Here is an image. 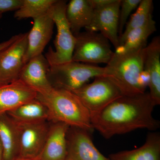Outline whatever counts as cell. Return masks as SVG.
<instances>
[{
  "label": "cell",
  "mask_w": 160,
  "mask_h": 160,
  "mask_svg": "<svg viewBox=\"0 0 160 160\" xmlns=\"http://www.w3.org/2000/svg\"><path fill=\"white\" fill-rule=\"evenodd\" d=\"M28 44V32L20 33L12 44L0 52V83L8 84L19 79L25 64Z\"/></svg>",
  "instance_id": "ba28073f"
},
{
  "label": "cell",
  "mask_w": 160,
  "mask_h": 160,
  "mask_svg": "<svg viewBox=\"0 0 160 160\" xmlns=\"http://www.w3.org/2000/svg\"><path fill=\"white\" fill-rule=\"evenodd\" d=\"M90 134L85 129L69 127L67 133L66 160H110L95 147Z\"/></svg>",
  "instance_id": "8fae6325"
},
{
  "label": "cell",
  "mask_w": 160,
  "mask_h": 160,
  "mask_svg": "<svg viewBox=\"0 0 160 160\" xmlns=\"http://www.w3.org/2000/svg\"><path fill=\"white\" fill-rule=\"evenodd\" d=\"M50 66L44 55L34 57L23 66L19 80L35 91L50 89L52 87L47 76Z\"/></svg>",
  "instance_id": "5bb4252c"
},
{
  "label": "cell",
  "mask_w": 160,
  "mask_h": 160,
  "mask_svg": "<svg viewBox=\"0 0 160 160\" xmlns=\"http://www.w3.org/2000/svg\"><path fill=\"white\" fill-rule=\"evenodd\" d=\"M66 1L57 0L47 12L57 30L55 50L50 47L45 55L50 66L68 62L72 59L76 38L66 19Z\"/></svg>",
  "instance_id": "5b68a950"
},
{
  "label": "cell",
  "mask_w": 160,
  "mask_h": 160,
  "mask_svg": "<svg viewBox=\"0 0 160 160\" xmlns=\"http://www.w3.org/2000/svg\"><path fill=\"white\" fill-rule=\"evenodd\" d=\"M20 35V34L15 35L12 37L7 41H4V42L0 43V52L2 51L3 49H5L6 47L12 44L13 42L17 39L19 37Z\"/></svg>",
  "instance_id": "4316f807"
},
{
  "label": "cell",
  "mask_w": 160,
  "mask_h": 160,
  "mask_svg": "<svg viewBox=\"0 0 160 160\" xmlns=\"http://www.w3.org/2000/svg\"><path fill=\"white\" fill-rule=\"evenodd\" d=\"M17 123L20 132L19 157L38 158L44 148L50 126L46 121Z\"/></svg>",
  "instance_id": "9c48e42d"
},
{
  "label": "cell",
  "mask_w": 160,
  "mask_h": 160,
  "mask_svg": "<svg viewBox=\"0 0 160 160\" xmlns=\"http://www.w3.org/2000/svg\"><path fill=\"white\" fill-rule=\"evenodd\" d=\"M144 69L149 77V93L160 104V38L156 37L144 49Z\"/></svg>",
  "instance_id": "2e32d148"
},
{
  "label": "cell",
  "mask_w": 160,
  "mask_h": 160,
  "mask_svg": "<svg viewBox=\"0 0 160 160\" xmlns=\"http://www.w3.org/2000/svg\"><path fill=\"white\" fill-rule=\"evenodd\" d=\"M142 0H121L119 15V36L122 35L129 16L138 8Z\"/></svg>",
  "instance_id": "cb8c5ba5"
},
{
  "label": "cell",
  "mask_w": 160,
  "mask_h": 160,
  "mask_svg": "<svg viewBox=\"0 0 160 160\" xmlns=\"http://www.w3.org/2000/svg\"><path fill=\"white\" fill-rule=\"evenodd\" d=\"M36 91V98L47 108L52 122L65 123L90 132L93 130L89 111L72 92L53 87Z\"/></svg>",
  "instance_id": "7a4b0ae2"
},
{
  "label": "cell",
  "mask_w": 160,
  "mask_h": 160,
  "mask_svg": "<svg viewBox=\"0 0 160 160\" xmlns=\"http://www.w3.org/2000/svg\"><path fill=\"white\" fill-rule=\"evenodd\" d=\"M114 1L115 0H90V3L94 10L108 6Z\"/></svg>",
  "instance_id": "484cf974"
},
{
  "label": "cell",
  "mask_w": 160,
  "mask_h": 160,
  "mask_svg": "<svg viewBox=\"0 0 160 160\" xmlns=\"http://www.w3.org/2000/svg\"><path fill=\"white\" fill-rule=\"evenodd\" d=\"M37 92L20 80L0 85V115L36 98Z\"/></svg>",
  "instance_id": "4fadbf2b"
},
{
  "label": "cell",
  "mask_w": 160,
  "mask_h": 160,
  "mask_svg": "<svg viewBox=\"0 0 160 160\" xmlns=\"http://www.w3.org/2000/svg\"><path fill=\"white\" fill-rule=\"evenodd\" d=\"M2 13L0 12V20H1V18H2Z\"/></svg>",
  "instance_id": "f546056e"
},
{
  "label": "cell",
  "mask_w": 160,
  "mask_h": 160,
  "mask_svg": "<svg viewBox=\"0 0 160 160\" xmlns=\"http://www.w3.org/2000/svg\"><path fill=\"white\" fill-rule=\"evenodd\" d=\"M72 61L86 64H108L114 52L109 40L99 32L89 31L75 36Z\"/></svg>",
  "instance_id": "8992f818"
},
{
  "label": "cell",
  "mask_w": 160,
  "mask_h": 160,
  "mask_svg": "<svg viewBox=\"0 0 160 160\" xmlns=\"http://www.w3.org/2000/svg\"><path fill=\"white\" fill-rule=\"evenodd\" d=\"M13 160H39L38 158H18Z\"/></svg>",
  "instance_id": "f1b7e54d"
},
{
  "label": "cell",
  "mask_w": 160,
  "mask_h": 160,
  "mask_svg": "<svg viewBox=\"0 0 160 160\" xmlns=\"http://www.w3.org/2000/svg\"><path fill=\"white\" fill-rule=\"evenodd\" d=\"M110 160H160V134L149 132L146 142L137 149L110 154Z\"/></svg>",
  "instance_id": "ac0fdd59"
},
{
  "label": "cell",
  "mask_w": 160,
  "mask_h": 160,
  "mask_svg": "<svg viewBox=\"0 0 160 160\" xmlns=\"http://www.w3.org/2000/svg\"><path fill=\"white\" fill-rule=\"evenodd\" d=\"M156 30V22L152 18L145 25L129 32L123 39L119 41L118 47L114 52L125 53L145 48L148 38Z\"/></svg>",
  "instance_id": "44dd1931"
},
{
  "label": "cell",
  "mask_w": 160,
  "mask_h": 160,
  "mask_svg": "<svg viewBox=\"0 0 160 160\" xmlns=\"http://www.w3.org/2000/svg\"><path fill=\"white\" fill-rule=\"evenodd\" d=\"M3 150L2 145L0 141V160H3Z\"/></svg>",
  "instance_id": "83f0119b"
},
{
  "label": "cell",
  "mask_w": 160,
  "mask_h": 160,
  "mask_svg": "<svg viewBox=\"0 0 160 160\" xmlns=\"http://www.w3.org/2000/svg\"><path fill=\"white\" fill-rule=\"evenodd\" d=\"M22 2L23 0H0V12L17 11Z\"/></svg>",
  "instance_id": "d4e9b609"
},
{
  "label": "cell",
  "mask_w": 160,
  "mask_h": 160,
  "mask_svg": "<svg viewBox=\"0 0 160 160\" xmlns=\"http://www.w3.org/2000/svg\"><path fill=\"white\" fill-rule=\"evenodd\" d=\"M144 49L118 53L114 52L105 68L107 76L123 95L145 92L140 88L138 80L144 71Z\"/></svg>",
  "instance_id": "3957f363"
},
{
  "label": "cell",
  "mask_w": 160,
  "mask_h": 160,
  "mask_svg": "<svg viewBox=\"0 0 160 160\" xmlns=\"http://www.w3.org/2000/svg\"><path fill=\"white\" fill-rule=\"evenodd\" d=\"M72 92L88 109L90 118L123 95L116 85L106 76L97 77L91 83H86Z\"/></svg>",
  "instance_id": "52a82bcc"
},
{
  "label": "cell",
  "mask_w": 160,
  "mask_h": 160,
  "mask_svg": "<svg viewBox=\"0 0 160 160\" xmlns=\"http://www.w3.org/2000/svg\"><path fill=\"white\" fill-rule=\"evenodd\" d=\"M47 76L53 88L73 92L86 84L92 78L106 76L107 71L105 67L72 61L50 66Z\"/></svg>",
  "instance_id": "277c9868"
},
{
  "label": "cell",
  "mask_w": 160,
  "mask_h": 160,
  "mask_svg": "<svg viewBox=\"0 0 160 160\" xmlns=\"http://www.w3.org/2000/svg\"><path fill=\"white\" fill-rule=\"evenodd\" d=\"M70 126L65 123L52 122L39 160H66L67 156V133Z\"/></svg>",
  "instance_id": "9a60e30c"
},
{
  "label": "cell",
  "mask_w": 160,
  "mask_h": 160,
  "mask_svg": "<svg viewBox=\"0 0 160 160\" xmlns=\"http://www.w3.org/2000/svg\"><path fill=\"white\" fill-rule=\"evenodd\" d=\"M0 85H2V84H1V83H0Z\"/></svg>",
  "instance_id": "4dcf8cb0"
},
{
  "label": "cell",
  "mask_w": 160,
  "mask_h": 160,
  "mask_svg": "<svg viewBox=\"0 0 160 160\" xmlns=\"http://www.w3.org/2000/svg\"><path fill=\"white\" fill-rule=\"evenodd\" d=\"M6 113L18 123L47 122L50 120L47 108L36 98L24 103Z\"/></svg>",
  "instance_id": "ffe728a7"
},
{
  "label": "cell",
  "mask_w": 160,
  "mask_h": 160,
  "mask_svg": "<svg viewBox=\"0 0 160 160\" xmlns=\"http://www.w3.org/2000/svg\"><path fill=\"white\" fill-rule=\"evenodd\" d=\"M33 20L32 28L28 32V44L24 59L25 65L32 58L43 54L53 34L54 22L48 13Z\"/></svg>",
  "instance_id": "7c38bea8"
},
{
  "label": "cell",
  "mask_w": 160,
  "mask_h": 160,
  "mask_svg": "<svg viewBox=\"0 0 160 160\" xmlns=\"http://www.w3.org/2000/svg\"><path fill=\"white\" fill-rule=\"evenodd\" d=\"M0 141L2 145L3 160H13L19 158L18 124L6 113L0 115Z\"/></svg>",
  "instance_id": "e0dca14e"
},
{
  "label": "cell",
  "mask_w": 160,
  "mask_h": 160,
  "mask_svg": "<svg viewBox=\"0 0 160 160\" xmlns=\"http://www.w3.org/2000/svg\"><path fill=\"white\" fill-rule=\"evenodd\" d=\"M156 106L149 92L122 95L91 117L92 126L106 139L137 129L155 131L160 126L152 116Z\"/></svg>",
  "instance_id": "6da1fadb"
},
{
  "label": "cell",
  "mask_w": 160,
  "mask_h": 160,
  "mask_svg": "<svg viewBox=\"0 0 160 160\" xmlns=\"http://www.w3.org/2000/svg\"><path fill=\"white\" fill-rule=\"evenodd\" d=\"M94 9L90 0H71L66 5V19L74 36L91 23Z\"/></svg>",
  "instance_id": "d6986e66"
},
{
  "label": "cell",
  "mask_w": 160,
  "mask_h": 160,
  "mask_svg": "<svg viewBox=\"0 0 160 160\" xmlns=\"http://www.w3.org/2000/svg\"><path fill=\"white\" fill-rule=\"evenodd\" d=\"M121 0L102 8L94 10L91 23L86 31L99 32L106 38L117 49L119 46V15Z\"/></svg>",
  "instance_id": "30bf717a"
},
{
  "label": "cell",
  "mask_w": 160,
  "mask_h": 160,
  "mask_svg": "<svg viewBox=\"0 0 160 160\" xmlns=\"http://www.w3.org/2000/svg\"><path fill=\"white\" fill-rule=\"evenodd\" d=\"M153 7L152 0L141 1L136 11L126 23L125 30L119 36V43L131 30L143 26L152 18Z\"/></svg>",
  "instance_id": "603a6c76"
},
{
  "label": "cell",
  "mask_w": 160,
  "mask_h": 160,
  "mask_svg": "<svg viewBox=\"0 0 160 160\" xmlns=\"http://www.w3.org/2000/svg\"><path fill=\"white\" fill-rule=\"evenodd\" d=\"M57 0H23L22 4L14 17L18 20L38 18L46 14Z\"/></svg>",
  "instance_id": "7402d4cb"
}]
</instances>
